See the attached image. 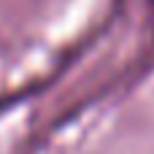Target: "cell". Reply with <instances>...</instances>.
I'll return each instance as SVG.
<instances>
[{
	"mask_svg": "<svg viewBox=\"0 0 154 154\" xmlns=\"http://www.w3.org/2000/svg\"><path fill=\"white\" fill-rule=\"evenodd\" d=\"M152 3H154V0H152Z\"/></svg>",
	"mask_w": 154,
	"mask_h": 154,
	"instance_id": "6da1fadb",
	"label": "cell"
}]
</instances>
